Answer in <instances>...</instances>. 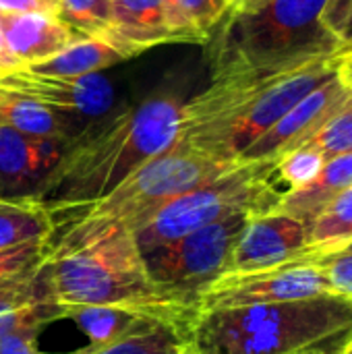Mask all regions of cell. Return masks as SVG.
I'll return each instance as SVG.
<instances>
[{
    "label": "cell",
    "mask_w": 352,
    "mask_h": 354,
    "mask_svg": "<svg viewBox=\"0 0 352 354\" xmlns=\"http://www.w3.org/2000/svg\"><path fill=\"white\" fill-rule=\"evenodd\" d=\"M305 145L317 149L326 160L352 151V100L338 110Z\"/></svg>",
    "instance_id": "27"
},
{
    "label": "cell",
    "mask_w": 352,
    "mask_h": 354,
    "mask_svg": "<svg viewBox=\"0 0 352 354\" xmlns=\"http://www.w3.org/2000/svg\"><path fill=\"white\" fill-rule=\"evenodd\" d=\"M237 164L214 160L176 137L168 149L139 166L104 199L75 212L71 226L52 243V249H68L112 230L135 232L164 203L218 178Z\"/></svg>",
    "instance_id": "5"
},
{
    "label": "cell",
    "mask_w": 352,
    "mask_h": 354,
    "mask_svg": "<svg viewBox=\"0 0 352 354\" xmlns=\"http://www.w3.org/2000/svg\"><path fill=\"white\" fill-rule=\"evenodd\" d=\"M52 241H29L0 251V288L35 272L50 255Z\"/></svg>",
    "instance_id": "26"
},
{
    "label": "cell",
    "mask_w": 352,
    "mask_h": 354,
    "mask_svg": "<svg viewBox=\"0 0 352 354\" xmlns=\"http://www.w3.org/2000/svg\"><path fill=\"white\" fill-rule=\"evenodd\" d=\"M56 319H64V309L50 290L46 261L0 288V340L25 328L41 330Z\"/></svg>",
    "instance_id": "16"
},
{
    "label": "cell",
    "mask_w": 352,
    "mask_h": 354,
    "mask_svg": "<svg viewBox=\"0 0 352 354\" xmlns=\"http://www.w3.org/2000/svg\"><path fill=\"white\" fill-rule=\"evenodd\" d=\"M349 187H352V151L330 158L313 183L295 191H286L278 209L309 226L315 216Z\"/></svg>",
    "instance_id": "17"
},
{
    "label": "cell",
    "mask_w": 352,
    "mask_h": 354,
    "mask_svg": "<svg viewBox=\"0 0 352 354\" xmlns=\"http://www.w3.org/2000/svg\"><path fill=\"white\" fill-rule=\"evenodd\" d=\"M23 64L10 54L8 46H6V39H4V33H2V27H0V77L21 68Z\"/></svg>",
    "instance_id": "33"
},
{
    "label": "cell",
    "mask_w": 352,
    "mask_h": 354,
    "mask_svg": "<svg viewBox=\"0 0 352 354\" xmlns=\"http://www.w3.org/2000/svg\"><path fill=\"white\" fill-rule=\"evenodd\" d=\"M352 37V10H351V17H349V21H346V27H344V33H342V41L346 44L349 39Z\"/></svg>",
    "instance_id": "34"
},
{
    "label": "cell",
    "mask_w": 352,
    "mask_h": 354,
    "mask_svg": "<svg viewBox=\"0 0 352 354\" xmlns=\"http://www.w3.org/2000/svg\"><path fill=\"white\" fill-rule=\"evenodd\" d=\"M284 193L276 176V160L239 162L218 178L164 203L133 236L139 251L145 253L237 214L274 212Z\"/></svg>",
    "instance_id": "7"
},
{
    "label": "cell",
    "mask_w": 352,
    "mask_h": 354,
    "mask_svg": "<svg viewBox=\"0 0 352 354\" xmlns=\"http://www.w3.org/2000/svg\"><path fill=\"white\" fill-rule=\"evenodd\" d=\"M58 0H0V12L12 15V12H33V10H46L56 12Z\"/></svg>",
    "instance_id": "31"
},
{
    "label": "cell",
    "mask_w": 352,
    "mask_h": 354,
    "mask_svg": "<svg viewBox=\"0 0 352 354\" xmlns=\"http://www.w3.org/2000/svg\"><path fill=\"white\" fill-rule=\"evenodd\" d=\"M342 48H352V37L346 41V44H344V46H342Z\"/></svg>",
    "instance_id": "39"
},
{
    "label": "cell",
    "mask_w": 352,
    "mask_h": 354,
    "mask_svg": "<svg viewBox=\"0 0 352 354\" xmlns=\"http://www.w3.org/2000/svg\"><path fill=\"white\" fill-rule=\"evenodd\" d=\"M180 354H199V353H197L189 342H185V344H183V348H180Z\"/></svg>",
    "instance_id": "37"
},
{
    "label": "cell",
    "mask_w": 352,
    "mask_h": 354,
    "mask_svg": "<svg viewBox=\"0 0 352 354\" xmlns=\"http://www.w3.org/2000/svg\"><path fill=\"white\" fill-rule=\"evenodd\" d=\"M336 73L340 77V81L352 91V48H342L336 56Z\"/></svg>",
    "instance_id": "32"
},
{
    "label": "cell",
    "mask_w": 352,
    "mask_h": 354,
    "mask_svg": "<svg viewBox=\"0 0 352 354\" xmlns=\"http://www.w3.org/2000/svg\"><path fill=\"white\" fill-rule=\"evenodd\" d=\"M183 104L178 95L166 91L89 122L66 143L33 199L52 216L79 212L104 199L176 141Z\"/></svg>",
    "instance_id": "1"
},
{
    "label": "cell",
    "mask_w": 352,
    "mask_h": 354,
    "mask_svg": "<svg viewBox=\"0 0 352 354\" xmlns=\"http://www.w3.org/2000/svg\"><path fill=\"white\" fill-rule=\"evenodd\" d=\"M295 354H338L336 351H317V348H313V351H301V353H295Z\"/></svg>",
    "instance_id": "35"
},
{
    "label": "cell",
    "mask_w": 352,
    "mask_h": 354,
    "mask_svg": "<svg viewBox=\"0 0 352 354\" xmlns=\"http://www.w3.org/2000/svg\"><path fill=\"white\" fill-rule=\"evenodd\" d=\"M336 71L334 58L282 71H226L183 104L178 141L228 164Z\"/></svg>",
    "instance_id": "2"
},
{
    "label": "cell",
    "mask_w": 352,
    "mask_h": 354,
    "mask_svg": "<svg viewBox=\"0 0 352 354\" xmlns=\"http://www.w3.org/2000/svg\"><path fill=\"white\" fill-rule=\"evenodd\" d=\"M249 218L251 214H237L141 253L156 290L197 309L199 297L228 274L232 251Z\"/></svg>",
    "instance_id": "8"
},
{
    "label": "cell",
    "mask_w": 352,
    "mask_h": 354,
    "mask_svg": "<svg viewBox=\"0 0 352 354\" xmlns=\"http://www.w3.org/2000/svg\"><path fill=\"white\" fill-rule=\"evenodd\" d=\"M0 124L10 127L23 135L37 139H62L71 141L81 127L64 114L8 89L0 87Z\"/></svg>",
    "instance_id": "18"
},
{
    "label": "cell",
    "mask_w": 352,
    "mask_h": 354,
    "mask_svg": "<svg viewBox=\"0 0 352 354\" xmlns=\"http://www.w3.org/2000/svg\"><path fill=\"white\" fill-rule=\"evenodd\" d=\"M309 253V228L280 209L251 216L230 257V272H257Z\"/></svg>",
    "instance_id": "12"
},
{
    "label": "cell",
    "mask_w": 352,
    "mask_h": 354,
    "mask_svg": "<svg viewBox=\"0 0 352 354\" xmlns=\"http://www.w3.org/2000/svg\"><path fill=\"white\" fill-rule=\"evenodd\" d=\"M0 87L23 93L58 114H64L81 129L106 116L114 106V87L102 75L87 77H50L21 66L0 77Z\"/></svg>",
    "instance_id": "10"
},
{
    "label": "cell",
    "mask_w": 352,
    "mask_h": 354,
    "mask_svg": "<svg viewBox=\"0 0 352 354\" xmlns=\"http://www.w3.org/2000/svg\"><path fill=\"white\" fill-rule=\"evenodd\" d=\"M68 141L37 139L0 124V197H35Z\"/></svg>",
    "instance_id": "13"
},
{
    "label": "cell",
    "mask_w": 352,
    "mask_h": 354,
    "mask_svg": "<svg viewBox=\"0 0 352 354\" xmlns=\"http://www.w3.org/2000/svg\"><path fill=\"white\" fill-rule=\"evenodd\" d=\"M338 354H352V334L349 336V340H346V344L342 346V351Z\"/></svg>",
    "instance_id": "36"
},
{
    "label": "cell",
    "mask_w": 352,
    "mask_h": 354,
    "mask_svg": "<svg viewBox=\"0 0 352 354\" xmlns=\"http://www.w3.org/2000/svg\"><path fill=\"white\" fill-rule=\"evenodd\" d=\"M54 216L33 197H0V251L29 241H52Z\"/></svg>",
    "instance_id": "21"
},
{
    "label": "cell",
    "mask_w": 352,
    "mask_h": 354,
    "mask_svg": "<svg viewBox=\"0 0 352 354\" xmlns=\"http://www.w3.org/2000/svg\"><path fill=\"white\" fill-rule=\"evenodd\" d=\"M46 272L50 290L64 311L162 297L129 230L104 232L68 249L50 247Z\"/></svg>",
    "instance_id": "6"
},
{
    "label": "cell",
    "mask_w": 352,
    "mask_h": 354,
    "mask_svg": "<svg viewBox=\"0 0 352 354\" xmlns=\"http://www.w3.org/2000/svg\"><path fill=\"white\" fill-rule=\"evenodd\" d=\"M0 27L10 54L23 64L41 62L77 39H83L66 23H62L56 12L33 10V12H0Z\"/></svg>",
    "instance_id": "14"
},
{
    "label": "cell",
    "mask_w": 352,
    "mask_h": 354,
    "mask_svg": "<svg viewBox=\"0 0 352 354\" xmlns=\"http://www.w3.org/2000/svg\"><path fill=\"white\" fill-rule=\"evenodd\" d=\"M122 60H127V58L108 39L93 35V37L77 39L62 52H58L41 62L29 64L25 68H29L31 73H37V75L75 79V77L95 75V73L110 68Z\"/></svg>",
    "instance_id": "19"
},
{
    "label": "cell",
    "mask_w": 352,
    "mask_h": 354,
    "mask_svg": "<svg viewBox=\"0 0 352 354\" xmlns=\"http://www.w3.org/2000/svg\"><path fill=\"white\" fill-rule=\"evenodd\" d=\"M344 251H352V243L349 245V247H346V249H344Z\"/></svg>",
    "instance_id": "40"
},
{
    "label": "cell",
    "mask_w": 352,
    "mask_h": 354,
    "mask_svg": "<svg viewBox=\"0 0 352 354\" xmlns=\"http://www.w3.org/2000/svg\"><path fill=\"white\" fill-rule=\"evenodd\" d=\"M307 228L311 255L322 257L344 251L352 243V187L334 197Z\"/></svg>",
    "instance_id": "22"
},
{
    "label": "cell",
    "mask_w": 352,
    "mask_h": 354,
    "mask_svg": "<svg viewBox=\"0 0 352 354\" xmlns=\"http://www.w3.org/2000/svg\"><path fill=\"white\" fill-rule=\"evenodd\" d=\"M108 39L127 60L162 44H176L166 21L164 0H112Z\"/></svg>",
    "instance_id": "15"
},
{
    "label": "cell",
    "mask_w": 352,
    "mask_h": 354,
    "mask_svg": "<svg viewBox=\"0 0 352 354\" xmlns=\"http://www.w3.org/2000/svg\"><path fill=\"white\" fill-rule=\"evenodd\" d=\"M352 334V299L322 295L305 301L201 311L187 342L199 354L340 353Z\"/></svg>",
    "instance_id": "4"
},
{
    "label": "cell",
    "mask_w": 352,
    "mask_h": 354,
    "mask_svg": "<svg viewBox=\"0 0 352 354\" xmlns=\"http://www.w3.org/2000/svg\"><path fill=\"white\" fill-rule=\"evenodd\" d=\"M37 334H39V328H25L2 338L0 354H37V348H35Z\"/></svg>",
    "instance_id": "29"
},
{
    "label": "cell",
    "mask_w": 352,
    "mask_h": 354,
    "mask_svg": "<svg viewBox=\"0 0 352 354\" xmlns=\"http://www.w3.org/2000/svg\"><path fill=\"white\" fill-rule=\"evenodd\" d=\"M328 0H255L232 6L205 46L210 75L282 71L334 58L342 39L328 27Z\"/></svg>",
    "instance_id": "3"
},
{
    "label": "cell",
    "mask_w": 352,
    "mask_h": 354,
    "mask_svg": "<svg viewBox=\"0 0 352 354\" xmlns=\"http://www.w3.org/2000/svg\"><path fill=\"white\" fill-rule=\"evenodd\" d=\"M326 162L328 160L317 149L301 145L276 160V176L286 191H295L313 183Z\"/></svg>",
    "instance_id": "24"
},
{
    "label": "cell",
    "mask_w": 352,
    "mask_h": 354,
    "mask_svg": "<svg viewBox=\"0 0 352 354\" xmlns=\"http://www.w3.org/2000/svg\"><path fill=\"white\" fill-rule=\"evenodd\" d=\"M322 295H332L328 274L319 257L307 253L276 268L224 274L199 297L197 313L249 305L305 301Z\"/></svg>",
    "instance_id": "9"
},
{
    "label": "cell",
    "mask_w": 352,
    "mask_h": 354,
    "mask_svg": "<svg viewBox=\"0 0 352 354\" xmlns=\"http://www.w3.org/2000/svg\"><path fill=\"white\" fill-rule=\"evenodd\" d=\"M352 10V0H328V6H326V23L328 27L342 39V33H344V27H346V21L351 17ZM344 46V41H342Z\"/></svg>",
    "instance_id": "30"
},
{
    "label": "cell",
    "mask_w": 352,
    "mask_h": 354,
    "mask_svg": "<svg viewBox=\"0 0 352 354\" xmlns=\"http://www.w3.org/2000/svg\"><path fill=\"white\" fill-rule=\"evenodd\" d=\"M251 2H255V0H234L232 6H245V4H251Z\"/></svg>",
    "instance_id": "38"
},
{
    "label": "cell",
    "mask_w": 352,
    "mask_h": 354,
    "mask_svg": "<svg viewBox=\"0 0 352 354\" xmlns=\"http://www.w3.org/2000/svg\"><path fill=\"white\" fill-rule=\"evenodd\" d=\"M56 17L83 37L102 35L112 25V0H58Z\"/></svg>",
    "instance_id": "23"
},
{
    "label": "cell",
    "mask_w": 352,
    "mask_h": 354,
    "mask_svg": "<svg viewBox=\"0 0 352 354\" xmlns=\"http://www.w3.org/2000/svg\"><path fill=\"white\" fill-rule=\"evenodd\" d=\"M234 0H164L166 21L176 44H205Z\"/></svg>",
    "instance_id": "20"
},
{
    "label": "cell",
    "mask_w": 352,
    "mask_h": 354,
    "mask_svg": "<svg viewBox=\"0 0 352 354\" xmlns=\"http://www.w3.org/2000/svg\"><path fill=\"white\" fill-rule=\"evenodd\" d=\"M319 261L328 274L332 292L352 299V251L322 255Z\"/></svg>",
    "instance_id": "28"
},
{
    "label": "cell",
    "mask_w": 352,
    "mask_h": 354,
    "mask_svg": "<svg viewBox=\"0 0 352 354\" xmlns=\"http://www.w3.org/2000/svg\"><path fill=\"white\" fill-rule=\"evenodd\" d=\"M185 338L172 328H158L151 334L129 338L116 344L100 346V348H83L73 354H180Z\"/></svg>",
    "instance_id": "25"
},
{
    "label": "cell",
    "mask_w": 352,
    "mask_h": 354,
    "mask_svg": "<svg viewBox=\"0 0 352 354\" xmlns=\"http://www.w3.org/2000/svg\"><path fill=\"white\" fill-rule=\"evenodd\" d=\"M351 100L352 91L334 71L322 85L301 97L266 135H261L239 158V162L278 160L284 153L305 145Z\"/></svg>",
    "instance_id": "11"
}]
</instances>
